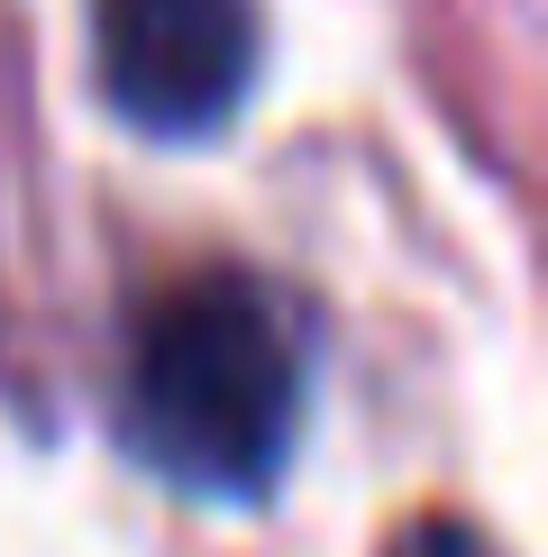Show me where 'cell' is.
Returning a JSON list of instances; mask_svg holds the SVG:
<instances>
[{"mask_svg":"<svg viewBox=\"0 0 548 557\" xmlns=\"http://www.w3.org/2000/svg\"><path fill=\"white\" fill-rule=\"evenodd\" d=\"M302 338L257 274H183L137 311L120 421L128 448L183 494H265L302 438Z\"/></svg>","mask_w":548,"mask_h":557,"instance_id":"1","label":"cell"},{"mask_svg":"<svg viewBox=\"0 0 548 557\" xmlns=\"http://www.w3.org/2000/svg\"><path fill=\"white\" fill-rule=\"evenodd\" d=\"M91 64L128 128L211 137L257 74L247 0H91Z\"/></svg>","mask_w":548,"mask_h":557,"instance_id":"2","label":"cell"},{"mask_svg":"<svg viewBox=\"0 0 548 557\" xmlns=\"http://www.w3.org/2000/svg\"><path fill=\"white\" fill-rule=\"evenodd\" d=\"M394 557H494V540H475L457 521H421L411 540H394Z\"/></svg>","mask_w":548,"mask_h":557,"instance_id":"3","label":"cell"}]
</instances>
